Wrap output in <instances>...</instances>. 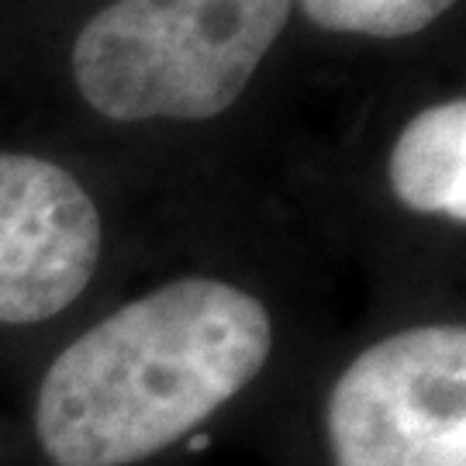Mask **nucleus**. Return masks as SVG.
Wrapping results in <instances>:
<instances>
[{
  "mask_svg": "<svg viewBox=\"0 0 466 466\" xmlns=\"http://www.w3.org/2000/svg\"><path fill=\"white\" fill-rule=\"evenodd\" d=\"M273 350L267 304L215 277L128 300L49 363L32 408L52 466H132L249 387Z\"/></svg>",
  "mask_w": 466,
  "mask_h": 466,
  "instance_id": "nucleus-1",
  "label": "nucleus"
},
{
  "mask_svg": "<svg viewBox=\"0 0 466 466\" xmlns=\"http://www.w3.org/2000/svg\"><path fill=\"white\" fill-rule=\"evenodd\" d=\"M335 466H466V329L411 325L339 373L325 404Z\"/></svg>",
  "mask_w": 466,
  "mask_h": 466,
  "instance_id": "nucleus-3",
  "label": "nucleus"
},
{
  "mask_svg": "<svg viewBox=\"0 0 466 466\" xmlns=\"http://www.w3.org/2000/svg\"><path fill=\"white\" fill-rule=\"evenodd\" d=\"M390 190L415 215L466 221V104L442 100L415 115L390 152Z\"/></svg>",
  "mask_w": 466,
  "mask_h": 466,
  "instance_id": "nucleus-5",
  "label": "nucleus"
},
{
  "mask_svg": "<svg viewBox=\"0 0 466 466\" xmlns=\"http://www.w3.org/2000/svg\"><path fill=\"white\" fill-rule=\"evenodd\" d=\"M294 0H115L69 56L80 97L111 121L228 111L287 28Z\"/></svg>",
  "mask_w": 466,
  "mask_h": 466,
  "instance_id": "nucleus-2",
  "label": "nucleus"
},
{
  "mask_svg": "<svg viewBox=\"0 0 466 466\" xmlns=\"http://www.w3.org/2000/svg\"><path fill=\"white\" fill-rule=\"evenodd\" d=\"M100 263V211L52 159L0 152V325H38L84 294Z\"/></svg>",
  "mask_w": 466,
  "mask_h": 466,
  "instance_id": "nucleus-4",
  "label": "nucleus"
},
{
  "mask_svg": "<svg viewBox=\"0 0 466 466\" xmlns=\"http://www.w3.org/2000/svg\"><path fill=\"white\" fill-rule=\"evenodd\" d=\"M456 0H300L311 25L335 35L408 38L429 28Z\"/></svg>",
  "mask_w": 466,
  "mask_h": 466,
  "instance_id": "nucleus-6",
  "label": "nucleus"
}]
</instances>
